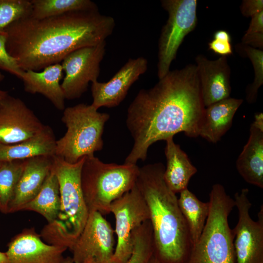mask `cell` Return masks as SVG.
I'll list each match as a JSON object with an SVG mask.
<instances>
[{
	"label": "cell",
	"instance_id": "20",
	"mask_svg": "<svg viewBox=\"0 0 263 263\" xmlns=\"http://www.w3.org/2000/svg\"><path fill=\"white\" fill-rule=\"evenodd\" d=\"M240 175L247 183L263 188V128L253 123L249 138L236 162Z\"/></svg>",
	"mask_w": 263,
	"mask_h": 263
},
{
	"label": "cell",
	"instance_id": "15",
	"mask_svg": "<svg viewBox=\"0 0 263 263\" xmlns=\"http://www.w3.org/2000/svg\"><path fill=\"white\" fill-rule=\"evenodd\" d=\"M33 228L24 229L8 243L7 263H60L65 247L46 244Z\"/></svg>",
	"mask_w": 263,
	"mask_h": 263
},
{
	"label": "cell",
	"instance_id": "4",
	"mask_svg": "<svg viewBox=\"0 0 263 263\" xmlns=\"http://www.w3.org/2000/svg\"><path fill=\"white\" fill-rule=\"evenodd\" d=\"M85 157L71 164L54 156L60 198V211L57 220L42 229L43 237L50 243L69 248L83 230L89 216L83 194L81 173Z\"/></svg>",
	"mask_w": 263,
	"mask_h": 263
},
{
	"label": "cell",
	"instance_id": "12",
	"mask_svg": "<svg viewBox=\"0 0 263 263\" xmlns=\"http://www.w3.org/2000/svg\"><path fill=\"white\" fill-rule=\"evenodd\" d=\"M114 230L103 215L97 211L89 213L85 226L69 247L74 263L87 260L94 263H113Z\"/></svg>",
	"mask_w": 263,
	"mask_h": 263
},
{
	"label": "cell",
	"instance_id": "29",
	"mask_svg": "<svg viewBox=\"0 0 263 263\" xmlns=\"http://www.w3.org/2000/svg\"><path fill=\"white\" fill-rule=\"evenodd\" d=\"M32 4L29 0H0V33L11 24L30 16Z\"/></svg>",
	"mask_w": 263,
	"mask_h": 263
},
{
	"label": "cell",
	"instance_id": "30",
	"mask_svg": "<svg viewBox=\"0 0 263 263\" xmlns=\"http://www.w3.org/2000/svg\"><path fill=\"white\" fill-rule=\"evenodd\" d=\"M6 41L5 33H0V69L20 78L23 71L20 69L15 59L7 52Z\"/></svg>",
	"mask_w": 263,
	"mask_h": 263
},
{
	"label": "cell",
	"instance_id": "24",
	"mask_svg": "<svg viewBox=\"0 0 263 263\" xmlns=\"http://www.w3.org/2000/svg\"><path fill=\"white\" fill-rule=\"evenodd\" d=\"M179 193L178 204L188 227L192 246L203 230L208 215L209 204L200 201L188 188Z\"/></svg>",
	"mask_w": 263,
	"mask_h": 263
},
{
	"label": "cell",
	"instance_id": "9",
	"mask_svg": "<svg viewBox=\"0 0 263 263\" xmlns=\"http://www.w3.org/2000/svg\"><path fill=\"white\" fill-rule=\"evenodd\" d=\"M110 213L114 216L117 237L113 263H127L132 250L133 231L150 220L147 205L136 185L113 202Z\"/></svg>",
	"mask_w": 263,
	"mask_h": 263
},
{
	"label": "cell",
	"instance_id": "37",
	"mask_svg": "<svg viewBox=\"0 0 263 263\" xmlns=\"http://www.w3.org/2000/svg\"><path fill=\"white\" fill-rule=\"evenodd\" d=\"M60 263H74L72 258L70 257H67L64 258Z\"/></svg>",
	"mask_w": 263,
	"mask_h": 263
},
{
	"label": "cell",
	"instance_id": "28",
	"mask_svg": "<svg viewBox=\"0 0 263 263\" xmlns=\"http://www.w3.org/2000/svg\"><path fill=\"white\" fill-rule=\"evenodd\" d=\"M236 50L241 56L248 57L254 71L253 82L246 89V100L249 104L256 101L259 88L263 84V51L243 44L236 46Z\"/></svg>",
	"mask_w": 263,
	"mask_h": 263
},
{
	"label": "cell",
	"instance_id": "21",
	"mask_svg": "<svg viewBox=\"0 0 263 263\" xmlns=\"http://www.w3.org/2000/svg\"><path fill=\"white\" fill-rule=\"evenodd\" d=\"M165 141L167 163L164 179L169 188L176 194L188 188L189 180L197 169L186 153L174 142L173 137H169Z\"/></svg>",
	"mask_w": 263,
	"mask_h": 263
},
{
	"label": "cell",
	"instance_id": "17",
	"mask_svg": "<svg viewBox=\"0 0 263 263\" xmlns=\"http://www.w3.org/2000/svg\"><path fill=\"white\" fill-rule=\"evenodd\" d=\"M54 156H38L24 160L23 169L7 214L21 210L36 196L52 169Z\"/></svg>",
	"mask_w": 263,
	"mask_h": 263
},
{
	"label": "cell",
	"instance_id": "39",
	"mask_svg": "<svg viewBox=\"0 0 263 263\" xmlns=\"http://www.w3.org/2000/svg\"><path fill=\"white\" fill-rule=\"evenodd\" d=\"M82 263H94V262L91 260H87L83 262Z\"/></svg>",
	"mask_w": 263,
	"mask_h": 263
},
{
	"label": "cell",
	"instance_id": "33",
	"mask_svg": "<svg viewBox=\"0 0 263 263\" xmlns=\"http://www.w3.org/2000/svg\"><path fill=\"white\" fill-rule=\"evenodd\" d=\"M242 44L263 50V33H245L242 38Z\"/></svg>",
	"mask_w": 263,
	"mask_h": 263
},
{
	"label": "cell",
	"instance_id": "40",
	"mask_svg": "<svg viewBox=\"0 0 263 263\" xmlns=\"http://www.w3.org/2000/svg\"><path fill=\"white\" fill-rule=\"evenodd\" d=\"M1 163H2V162H0V166L1 164Z\"/></svg>",
	"mask_w": 263,
	"mask_h": 263
},
{
	"label": "cell",
	"instance_id": "18",
	"mask_svg": "<svg viewBox=\"0 0 263 263\" xmlns=\"http://www.w3.org/2000/svg\"><path fill=\"white\" fill-rule=\"evenodd\" d=\"M63 72L61 64L57 63L45 67L40 72L23 71L20 79L25 92L41 94L56 109L64 110L66 99L60 84Z\"/></svg>",
	"mask_w": 263,
	"mask_h": 263
},
{
	"label": "cell",
	"instance_id": "14",
	"mask_svg": "<svg viewBox=\"0 0 263 263\" xmlns=\"http://www.w3.org/2000/svg\"><path fill=\"white\" fill-rule=\"evenodd\" d=\"M148 66V60L143 56L130 58L108 82L97 80L91 83L92 106L98 110L119 105L131 86L146 72Z\"/></svg>",
	"mask_w": 263,
	"mask_h": 263
},
{
	"label": "cell",
	"instance_id": "1",
	"mask_svg": "<svg viewBox=\"0 0 263 263\" xmlns=\"http://www.w3.org/2000/svg\"><path fill=\"white\" fill-rule=\"evenodd\" d=\"M205 108L195 64L169 71L152 88L140 90L127 110L133 145L124 163L145 161L151 145L179 132L199 136Z\"/></svg>",
	"mask_w": 263,
	"mask_h": 263
},
{
	"label": "cell",
	"instance_id": "35",
	"mask_svg": "<svg viewBox=\"0 0 263 263\" xmlns=\"http://www.w3.org/2000/svg\"><path fill=\"white\" fill-rule=\"evenodd\" d=\"M4 78V75L0 72V83L3 81ZM8 94L7 92L0 90V101L5 98Z\"/></svg>",
	"mask_w": 263,
	"mask_h": 263
},
{
	"label": "cell",
	"instance_id": "3",
	"mask_svg": "<svg viewBox=\"0 0 263 263\" xmlns=\"http://www.w3.org/2000/svg\"><path fill=\"white\" fill-rule=\"evenodd\" d=\"M161 162L139 168L135 185L147 205L154 256L161 263H186L191 247L188 227L176 194L164 179Z\"/></svg>",
	"mask_w": 263,
	"mask_h": 263
},
{
	"label": "cell",
	"instance_id": "23",
	"mask_svg": "<svg viewBox=\"0 0 263 263\" xmlns=\"http://www.w3.org/2000/svg\"><path fill=\"white\" fill-rule=\"evenodd\" d=\"M59 185L53 168L36 196L25 205L21 210L37 212L51 224L58 219L60 211Z\"/></svg>",
	"mask_w": 263,
	"mask_h": 263
},
{
	"label": "cell",
	"instance_id": "41",
	"mask_svg": "<svg viewBox=\"0 0 263 263\" xmlns=\"http://www.w3.org/2000/svg\"></svg>",
	"mask_w": 263,
	"mask_h": 263
},
{
	"label": "cell",
	"instance_id": "5",
	"mask_svg": "<svg viewBox=\"0 0 263 263\" xmlns=\"http://www.w3.org/2000/svg\"><path fill=\"white\" fill-rule=\"evenodd\" d=\"M209 210L204 227L193 244L186 263H236L234 235L228 218L235 207L223 185L214 184L209 193Z\"/></svg>",
	"mask_w": 263,
	"mask_h": 263
},
{
	"label": "cell",
	"instance_id": "11",
	"mask_svg": "<svg viewBox=\"0 0 263 263\" xmlns=\"http://www.w3.org/2000/svg\"><path fill=\"white\" fill-rule=\"evenodd\" d=\"M105 47L106 41L95 46L81 48L63 59L61 65L65 75L61 87L65 99L79 98L87 91L90 82L97 80Z\"/></svg>",
	"mask_w": 263,
	"mask_h": 263
},
{
	"label": "cell",
	"instance_id": "7",
	"mask_svg": "<svg viewBox=\"0 0 263 263\" xmlns=\"http://www.w3.org/2000/svg\"><path fill=\"white\" fill-rule=\"evenodd\" d=\"M97 110L84 103L64 109L61 120L67 131L56 141L55 156L74 164L102 150L104 126L110 115Z\"/></svg>",
	"mask_w": 263,
	"mask_h": 263
},
{
	"label": "cell",
	"instance_id": "8",
	"mask_svg": "<svg viewBox=\"0 0 263 263\" xmlns=\"http://www.w3.org/2000/svg\"><path fill=\"white\" fill-rule=\"evenodd\" d=\"M162 7L169 17L158 43L157 75L163 77L170 70L179 47L197 23L196 0H163Z\"/></svg>",
	"mask_w": 263,
	"mask_h": 263
},
{
	"label": "cell",
	"instance_id": "25",
	"mask_svg": "<svg viewBox=\"0 0 263 263\" xmlns=\"http://www.w3.org/2000/svg\"><path fill=\"white\" fill-rule=\"evenodd\" d=\"M30 17L38 19L60 16L66 13L98 10L90 0H31Z\"/></svg>",
	"mask_w": 263,
	"mask_h": 263
},
{
	"label": "cell",
	"instance_id": "22",
	"mask_svg": "<svg viewBox=\"0 0 263 263\" xmlns=\"http://www.w3.org/2000/svg\"><path fill=\"white\" fill-rule=\"evenodd\" d=\"M56 141L48 125L33 136L12 145H0V161L25 160L33 157L55 154Z\"/></svg>",
	"mask_w": 263,
	"mask_h": 263
},
{
	"label": "cell",
	"instance_id": "27",
	"mask_svg": "<svg viewBox=\"0 0 263 263\" xmlns=\"http://www.w3.org/2000/svg\"><path fill=\"white\" fill-rule=\"evenodd\" d=\"M132 250L127 263H148L154 252L152 230L150 220L132 233Z\"/></svg>",
	"mask_w": 263,
	"mask_h": 263
},
{
	"label": "cell",
	"instance_id": "6",
	"mask_svg": "<svg viewBox=\"0 0 263 263\" xmlns=\"http://www.w3.org/2000/svg\"><path fill=\"white\" fill-rule=\"evenodd\" d=\"M139 168L136 164L105 163L94 155L85 156L81 183L89 213H110L113 202L135 186Z\"/></svg>",
	"mask_w": 263,
	"mask_h": 263
},
{
	"label": "cell",
	"instance_id": "19",
	"mask_svg": "<svg viewBox=\"0 0 263 263\" xmlns=\"http://www.w3.org/2000/svg\"><path fill=\"white\" fill-rule=\"evenodd\" d=\"M243 99L228 97L205 107L199 136L216 143L230 129Z\"/></svg>",
	"mask_w": 263,
	"mask_h": 263
},
{
	"label": "cell",
	"instance_id": "10",
	"mask_svg": "<svg viewBox=\"0 0 263 263\" xmlns=\"http://www.w3.org/2000/svg\"><path fill=\"white\" fill-rule=\"evenodd\" d=\"M249 190L243 188L234 195L238 221L232 229L236 263H263V207L258 214V220L250 215L252 204Z\"/></svg>",
	"mask_w": 263,
	"mask_h": 263
},
{
	"label": "cell",
	"instance_id": "2",
	"mask_svg": "<svg viewBox=\"0 0 263 263\" xmlns=\"http://www.w3.org/2000/svg\"><path fill=\"white\" fill-rule=\"evenodd\" d=\"M115 25L113 17L98 10L40 19L28 17L5 29L6 48L20 69L38 71L59 63L75 50L105 41Z\"/></svg>",
	"mask_w": 263,
	"mask_h": 263
},
{
	"label": "cell",
	"instance_id": "36",
	"mask_svg": "<svg viewBox=\"0 0 263 263\" xmlns=\"http://www.w3.org/2000/svg\"><path fill=\"white\" fill-rule=\"evenodd\" d=\"M0 263H7V259L5 252L0 251Z\"/></svg>",
	"mask_w": 263,
	"mask_h": 263
},
{
	"label": "cell",
	"instance_id": "13",
	"mask_svg": "<svg viewBox=\"0 0 263 263\" xmlns=\"http://www.w3.org/2000/svg\"><path fill=\"white\" fill-rule=\"evenodd\" d=\"M44 125L20 98L8 94L0 101V145L20 142L39 132Z\"/></svg>",
	"mask_w": 263,
	"mask_h": 263
},
{
	"label": "cell",
	"instance_id": "31",
	"mask_svg": "<svg viewBox=\"0 0 263 263\" xmlns=\"http://www.w3.org/2000/svg\"><path fill=\"white\" fill-rule=\"evenodd\" d=\"M208 45L210 50L222 56L232 54L231 37L225 30H220L215 32L213 35V39Z\"/></svg>",
	"mask_w": 263,
	"mask_h": 263
},
{
	"label": "cell",
	"instance_id": "16",
	"mask_svg": "<svg viewBox=\"0 0 263 263\" xmlns=\"http://www.w3.org/2000/svg\"><path fill=\"white\" fill-rule=\"evenodd\" d=\"M195 61L205 107L229 97L231 72L226 56L209 60L200 54L195 57Z\"/></svg>",
	"mask_w": 263,
	"mask_h": 263
},
{
	"label": "cell",
	"instance_id": "34",
	"mask_svg": "<svg viewBox=\"0 0 263 263\" xmlns=\"http://www.w3.org/2000/svg\"><path fill=\"white\" fill-rule=\"evenodd\" d=\"M246 34L263 33V11L252 16Z\"/></svg>",
	"mask_w": 263,
	"mask_h": 263
},
{
	"label": "cell",
	"instance_id": "32",
	"mask_svg": "<svg viewBox=\"0 0 263 263\" xmlns=\"http://www.w3.org/2000/svg\"><path fill=\"white\" fill-rule=\"evenodd\" d=\"M242 14L246 17H252L263 11V0H244L240 6Z\"/></svg>",
	"mask_w": 263,
	"mask_h": 263
},
{
	"label": "cell",
	"instance_id": "38",
	"mask_svg": "<svg viewBox=\"0 0 263 263\" xmlns=\"http://www.w3.org/2000/svg\"><path fill=\"white\" fill-rule=\"evenodd\" d=\"M148 263H161L158 259L154 256V254Z\"/></svg>",
	"mask_w": 263,
	"mask_h": 263
},
{
	"label": "cell",
	"instance_id": "26",
	"mask_svg": "<svg viewBox=\"0 0 263 263\" xmlns=\"http://www.w3.org/2000/svg\"><path fill=\"white\" fill-rule=\"evenodd\" d=\"M24 160L2 162L0 166V211L7 214L22 172Z\"/></svg>",
	"mask_w": 263,
	"mask_h": 263
}]
</instances>
